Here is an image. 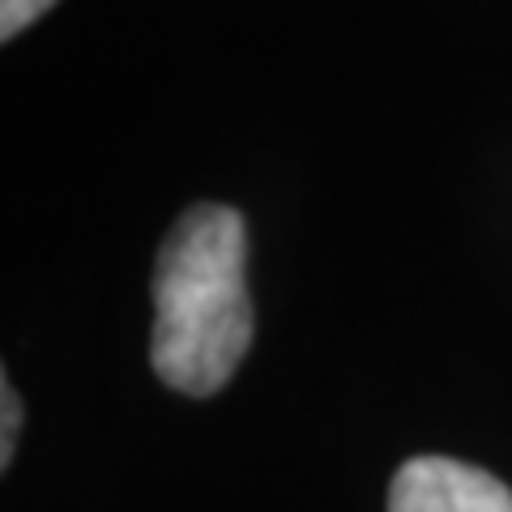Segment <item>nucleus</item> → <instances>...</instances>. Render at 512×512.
Listing matches in <instances>:
<instances>
[{
	"mask_svg": "<svg viewBox=\"0 0 512 512\" xmlns=\"http://www.w3.org/2000/svg\"><path fill=\"white\" fill-rule=\"evenodd\" d=\"M252 346L248 227L231 205H192L163 239L154 265L150 363L163 384L210 397Z\"/></svg>",
	"mask_w": 512,
	"mask_h": 512,
	"instance_id": "obj_1",
	"label": "nucleus"
},
{
	"mask_svg": "<svg viewBox=\"0 0 512 512\" xmlns=\"http://www.w3.org/2000/svg\"><path fill=\"white\" fill-rule=\"evenodd\" d=\"M389 512H512V491L466 461L410 457L393 474Z\"/></svg>",
	"mask_w": 512,
	"mask_h": 512,
	"instance_id": "obj_2",
	"label": "nucleus"
},
{
	"mask_svg": "<svg viewBox=\"0 0 512 512\" xmlns=\"http://www.w3.org/2000/svg\"><path fill=\"white\" fill-rule=\"evenodd\" d=\"M56 0H0V39H18L22 30L35 22V18H43L47 9H52Z\"/></svg>",
	"mask_w": 512,
	"mask_h": 512,
	"instance_id": "obj_3",
	"label": "nucleus"
},
{
	"mask_svg": "<svg viewBox=\"0 0 512 512\" xmlns=\"http://www.w3.org/2000/svg\"><path fill=\"white\" fill-rule=\"evenodd\" d=\"M0 406H5V427H0V466L13 461V444H18V427H22V402L13 393V384H0Z\"/></svg>",
	"mask_w": 512,
	"mask_h": 512,
	"instance_id": "obj_4",
	"label": "nucleus"
}]
</instances>
